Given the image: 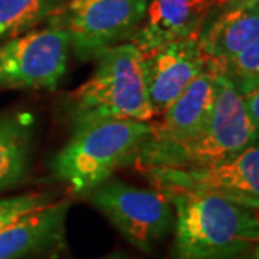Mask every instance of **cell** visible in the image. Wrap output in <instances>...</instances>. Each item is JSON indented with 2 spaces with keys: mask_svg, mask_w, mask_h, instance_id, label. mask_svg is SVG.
Returning a JSON list of instances; mask_svg holds the SVG:
<instances>
[{
  "mask_svg": "<svg viewBox=\"0 0 259 259\" xmlns=\"http://www.w3.org/2000/svg\"><path fill=\"white\" fill-rule=\"evenodd\" d=\"M166 197L175 210L168 259H239L258 246V210L213 194Z\"/></svg>",
  "mask_w": 259,
  "mask_h": 259,
  "instance_id": "1",
  "label": "cell"
},
{
  "mask_svg": "<svg viewBox=\"0 0 259 259\" xmlns=\"http://www.w3.org/2000/svg\"><path fill=\"white\" fill-rule=\"evenodd\" d=\"M143 54L131 42L104 51L93 75L65 95L61 112L71 131L105 120L151 121L141 69Z\"/></svg>",
  "mask_w": 259,
  "mask_h": 259,
  "instance_id": "2",
  "label": "cell"
},
{
  "mask_svg": "<svg viewBox=\"0 0 259 259\" xmlns=\"http://www.w3.org/2000/svg\"><path fill=\"white\" fill-rule=\"evenodd\" d=\"M150 133V121H94L72 136L51 161V173L71 193L83 197L124 166L134 164Z\"/></svg>",
  "mask_w": 259,
  "mask_h": 259,
  "instance_id": "3",
  "label": "cell"
},
{
  "mask_svg": "<svg viewBox=\"0 0 259 259\" xmlns=\"http://www.w3.org/2000/svg\"><path fill=\"white\" fill-rule=\"evenodd\" d=\"M214 95L202 131L160 168H193L238 157L258 143V127L245 110L241 93L226 75L214 72Z\"/></svg>",
  "mask_w": 259,
  "mask_h": 259,
  "instance_id": "4",
  "label": "cell"
},
{
  "mask_svg": "<svg viewBox=\"0 0 259 259\" xmlns=\"http://www.w3.org/2000/svg\"><path fill=\"white\" fill-rule=\"evenodd\" d=\"M140 252L151 255L171 235L175 210L164 194L108 179L83 196Z\"/></svg>",
  "mask_w": 259,
  "mask_h": 259,
  "instance_id": "5",
  "label": "cell"
},
{
  "mask_svg": "<svg viewBox=\"0 0 259 259\" xmlns=\"http://www.w3.org/2000/svg\"><path fill=\"white\" fill-rule=\"evenodd\" d=\"M147 0H69L49 26L64 29L71 49L82 61L130 40L140 26Z\"/></svg>",
  "mask_w": 259,
  "mask_h": 259,
  "instance_id": "6",
  "label": "cell"
},
{
  "mask_svg": "<svg viewBox=\"0 0 259 259\" xmlns=\"http://www.w3.org/2000/svg\"><path fill=\"white\" fill-rule=\"evenodd\" d=\"M148 183L164 196L175 193L213 194L258 210L259 146L252 144L238 157L193 168H147Z\"/></svg>",
  "mask_w": 259,
  "mask_h": 259,
  "instance_id": "7",
  "label": "cell"
},
{
  "mask_svg": "<svg viewBox=\"0 0 259 259\" xmlns=\"http://www.w3.org/2000/svg\"><path fill=\"white\" fill-rule=\"evenodd\" d=\"M69 51L68 33L55 26L10 37L0 45V88L54 91L66 72Z\"/></svg>",
  "mask_w": 259,
  "mask_h": 259,
  "instance_id": "8",
  "label": "cell"
},
{
  "mask_svg": "<svg viewBox=\"0 0 259 259\" xmlns=\"http://www.w3.org/2000/svg\"><path fill=\"white\" fill-rule=\"evenodd\" d=\"M214 72L206 68L158 121H150V133L134 164L141 168H160L202 131L212 110Z\"/></svg>",
  "mask_w": 259,
  "mask_h": 259,
  "instance_id": "9",
  "label": "cell"
},
{
  "mask_svg": "<svg viewBox=\"0 0 259 259\" xmlns=\"http://www.w3.org/2000/svg\"><path fill=\"white\" fill-rule=\"evenodd\" d=\"M207 68L197 36L167 44L143 54L141 69L148 104L154 117L161 115Z\"/></svg>",
  "mask_w": 259,
  "mask_h": 259,
  "instance_id": "10",
  "label": "cell"
},
{
  "mask_svg": "<svg viewBox=\"0 0 259 259\" xmlns=\"http://www.w3.org/2000/svg\"><path fill=\"white\" fill-rule=\"evenodd\" d=\"M255 40H259V0H214L197 33L207 68L214 72Z\"/></svg>",
  "mask_w": 259,
  "mask_h": 259,
  "instance_id": "11",
  "label": "cell"
},
{
  "mask_svg": "<svg viewBox=\"0 0 259 259\" xmlns=\"http://www.w3.org/2000/svg\"><path fill=\"white\" fill-rule=\"evenodd\" d=\"M69 199H58L0 229V259H59L68 252Z\"/></svg>",
  "mask_w": 259,
  "mask_h": 259,
  "instance_id": "12",
  "label": "cell"
},
{
  "mask_svg": "<svg viewBox=\"0 0 259 259\" xmlns=\"http://www.w3.org/2000/svg\"><path fill=\"white\" fill-rule=\"evenodd\" d=\"M214 0H147L140 26L130 42L141 54L197 36Z\"/></svg>",
  "mask_w": 259,
  "mask_h": 259,
  "instance_id": "13",
  "label": "cell"
},
{
  "mask_svg": "<svg viewBox=\"0 0 259 259\" xmlns=\"http://www.w3.org/2000/svg\"><path fill=\"white\" fill-rule=\"evenodd\" d=\"M35 120L29 112L0 115V192L16 189L28 180L35 148Z\"/></svg>",
  "mask_w": 259,
  "mask_h": 259,
  "instance_id": "14",
  "label": "cell"
},
{
  "mask_svg": "<svg viewBox=\"0 0 259 259\" xmlns=\"http://www.w3.org/2000/svg\"><path fill=\"white\" fill-rule=\"evenodd\" d=\"M69 0H0V40L19 36L52 18Z\"/></svg>",
  "mask_w": 259,
  "mask_h": 259,
  "instance_id": "15",
  "label": "cell"
},
{
  "mask_svg": "<svg viewBox=\"0 0 259 259\" xmlns=\"http://www.w3.org/2000/svg\"><path fill=\"white\" fill-rule=\"evenodd\" d=\"M219 72L226 75L239 93L259 85V40L243 48Z\"/></svg>",
  "mask_w": 259,
  "mask_h": 259,
  "instance_id": "16",
  "label": "cell"
},
{
  "mask_svg": "<svg viewBox=\"0 0 259 259\" xmlns=\"http://www.w3.org/2000/svg\"><path fill=\"white\" fill-rule=\"evenodd\" d=\"M61 199L59 192L44 190V192H29L0 199V229L6 225L15 222L20 216L33 212L44 206L54 203Z\"/></svg>",
  "mask_w": 259,
  "mask_h": 259,
  "instance_id": "17",
  "label": "cell"
},
{
  "mask_svg": "<svg viewBox=\"0 0 259 259\" xmlns=\"http://www.w3.org/2000/svg\"><path fill=\"white\" fill-rule=\"evenodd\" d=\"M259 85H253L248 90L242 91V100H243V105L245 110L249 115L250 121L253 122L255 127L259 128V111H258V101H259Z\"/></svg>",
  "mask_w": 259,
  "mask_h": 259,
  "instance_id": "18",
  "label": "cell"
},
{
  "mask_svg": "<svg viewBox=\"0 0 259 259\" xmlns=\"http://www.w3.org/2000/svg\"><path fill=\"white\" fill-rule=\"evenodd\" d=\"M100 259H133L131 256H127L125 253H122V252H114V253H110V255H107V256H104V258Z\"/></svg>",
  "mask_w": 259,
  "mask_h": 259,
  "instance_id": "19",
  "label": "cell"
},
{
  "mask_svg": "<svg viewBox=\"0 0 259 259\" xmlns=\"http://www.w3.org/2000/svg\"><path fill=\"white\" fill-rule=\"evenodd\" d=\"M239 259H259L258 258V246H256V248H253V249H250L249 252H246L245 255H242Z\"/></svg>",
  "mask_w": 259,
  "mask_h": 259,
  "instance_id": "20",
  "label": "cell"
}]
</instances>
